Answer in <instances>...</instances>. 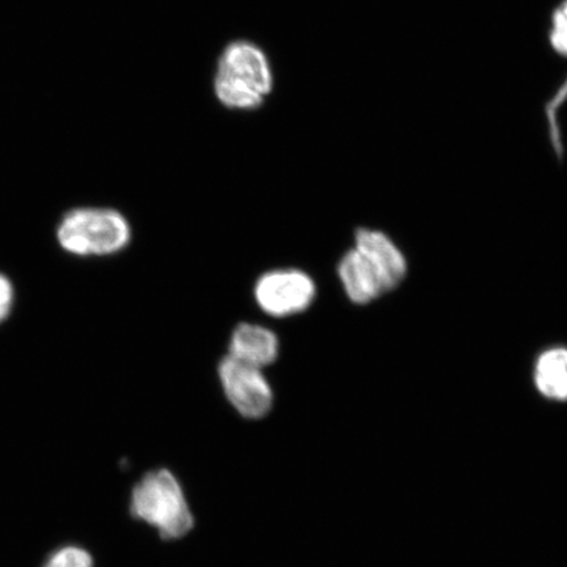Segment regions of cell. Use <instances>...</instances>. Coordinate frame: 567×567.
<instances>
[{
  "label": "cell",
  "instance_id": "cell-1",
  "mask_svg": "<svg viewBox=\"0 0 567 567\" xmlns=\"http://www.w3.org/2000/svg\"><path fill=\"white\" fill-rule=\"evenodd\" d=\"M131 514L168 542L179 540L195 527L186 493L175 474L165 467L147 472L134 485Z\"/></svg>",
  "mask_w": 567,
  "mask_h": 567
},
{
  "label": "cell",
  "instance_id": "cell-2",
  "mask_svg": "<svg viewBox=\"0 0 567 567\" xmlns=\"http://www.w3.org/2000/svg\"><path fill=\"white\" fill-rule=\"evenodd\" d=\"M271 91V68L259 47L248 41L231 42L219 55L215 92L226 109H257L265 103Z\"/></svg>",
  "mask_w": 567,
  "mask_h": 567
},
{
  "label": "cell",
  "instance_id": "cell-3",
  "mask_svg": "<svg viewBox=\"0 0 567 567\" xmlns=\"http://www.w3.org/2000/svg\"><path fill=\"white\" fill-rule=\"evenodd\" d=\"M60 245L75 255H111L130 244L131 228L122 213L112 209H75L59 228Z\"/></svg>",
  "mask_w": 567,
  "mask_h": 567
},
{
  "label": "cell",
  "instance_id": "cell-4",
  "mask_svg": "<svg viewBox=\"0 0 567 567\" xmlns=\"http://www.w3.org/2000/svg\"><path fill=\"white\" fill-rule=\"evenodd\" d=\"M218 374L226 399L239 415L247 420H261L271 411L272 388L260 368L244 363L228 354L219 363Z\"/></svg>",
  "mask_w": 567,
  "mask_h": 567
},
{
  "label": "cell",
  "instance_id": "cell-5",
  "mask_svg": "<svg viewBox=\"0 0 567 567\" xmlns=\"http://www.w3.org/2000/svg\"><path fill=\"white\" fill-rule=\"evenodd\" d=\"M316 297V284L297 269L268 272L255 286V299L261 310L274 317H287L307 310Z\"/></svg>",
  "mask_w": 567,
  "mask_h": 567
},
{
  "label": "cell",
  "instance_id": "cell-6",
  "mask_svg": "<svg viewBox=\"0 0 567 567\" xmlns=\"http://www.w3.org/2000/svg\"><path fill=\"white\" fill-rule=\"evenodd\" d=\"M354 248L370 260L389 290L399 287L408 274V264L400 248L386 234L371 229H359L354 236Z\"/></svg>",
  "mask_w": 567,
  "mask_h": 567
},
{
  "label": "cell",
  "instance_id": "cell-7",
  "mask_svg": "<svg viewBox=\"0 0 567 567\" xmlns=\"http://www.w3.org/2000/svg\"><path fill=\"white\" fill-rule=\"evenodd\" d=\"M338 272L347 296L354 303H370L388 292L378 271L357 248L340 260Z\"/></svg>",
  "mask_w": 567,
  "mask_h": 567
},
{
  "label": "cell",
  "instance_id": "cell-8",
  "mask_svg": "<svg viewBox=\"0 0 567 567\" xmlns=\"http://www.w3.org/2000/svg\"><path fill=\"white\" fill-rule=\"evenodd\" d=\"M229 352L230 357L264 370L278 358L279 340L264 326L243 323L233 331Z\"/></svg>",
  "mask_w": 567,
  "mask_h": 567
},
{
  "label": "cell",
  "instance_id": "cell-9",
  "mask_svg": "<svg viewBox=\"0 0 567 567\" xmlns=\"http://www.w3.org/2000/svg\"><path fill=\"white\" fill-rule=\"evenodd\" d=\"M535 384L544 396L567 401V349L545 351L537 359Z\"/></svg>",
  "mask_w": 567,
  "mask_h": 567
},
{
  "label": "cell",
  "instance_id": "cell-10",
  "mask_svg": "<svg viewBox=\"0 0 567 567\" xmlns=\"http://www.w3.org/2000/svg\"><path fill=\"white\" fill-rule=\"evenodd\" d=\"M44 567H95L91 553L78 545L56 549Z\"/></svg>",
  "mask_w": 567,
  "mask_h": 567
},
{
  "label": "cell",
  "instance_id": "cell-11",
  "mask_svg": "<svg viewBox=\"0 0 567 567\" xmlns=\"http://www.w3.org/2000/svg\"><path fill=\"white\" fill-rule=\"evenodd\" d=\"M550 44L558 54L567 56V0L553 13Z\"/></svg>",
  "mask_w": 567,
  "mask_h": 567
},
{
  "label": "cell",
  "instance_id": "cell-12",
  "mask_svg": "<svg viewBox=\"0 0 567 567\" xmlns=\"http://www.w3.org/2000/svg\"><path fill=\"white\" fill-rule=\"evenodd\" d=\"M13 299V290L9 279L0 274V322L9 316Z\"/></svg>",
  "mask_w": 567,
  "mask_h": 567
}]
</instances>
